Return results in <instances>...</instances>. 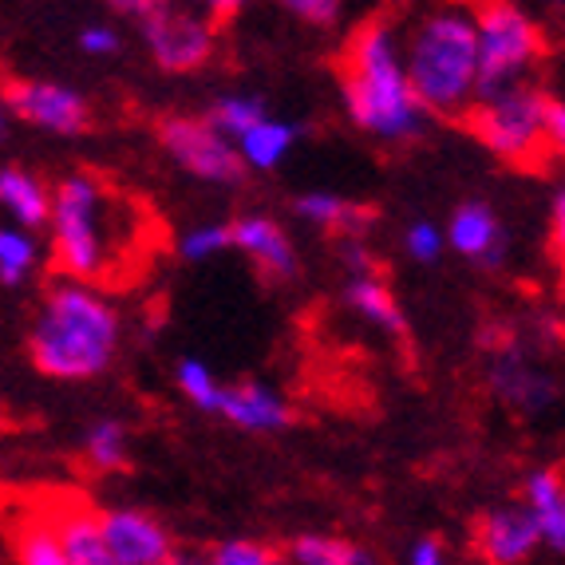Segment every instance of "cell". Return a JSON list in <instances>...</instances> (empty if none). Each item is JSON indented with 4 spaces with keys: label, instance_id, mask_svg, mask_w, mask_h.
Returning <instances> with one entry per match:
<instances>
[{
    "label": "cell",
    "instance_id": "cell-17",
    "mask_svg": "<svg viewBox=\"0 0 565 565\" xmlns=\"http://www.w3.org/2000/svg\"><path fill=\"white\" fill-rule=\"evenodd\" d=\"M0 210L9 214V226L24 234H40L52 214V186L29 167H0Z\"/></svg>",
    "mask_w": 565,
    "mask_h": 565
},
{
    "label": "cell",
    "instance_id": "cell-30",
    "mask_svg": "<svg viewBox=\"0 0 565 565\" xmlns=\"http://www.w3.org/2000/svg\"><path fill=\"white\" fill-rule=\"evenodd\" d=\"M404 249H407V257L419 265L444 262V254H447L444 226H435L431 217H415L412 226L404 230Z\"/></svg>",
    "mask_w": 565,
    "mask_h": 565
},
{
    "label": "cell",
    "instance_id": "cell-31",
    "mask_svg": "<svg viewBox=\"0 0 565 565\" xmlns=\"http://www.w3.org/2000/svg\"><path fill=\"white\" fill-rule=\"evenodd\" d=\"M285 12H289L297 24H305V29H337L340 17H344V4L340 0H289L285 4Z\"/></svg>",
    "mask_w": 565,
    "mask_h": 565
},
{
    "label": "cell",
    "instance_id": "cell-14",
    "mask_svg": "<svg viewBox=\"0 0 565 565\" xmlns=\"http://www.w3.org/2000/svg\"><path fill=\"white\" fill-rule=\"evenodd\" d=\"M487 387L499 404L514 407V412H522V415L546 412L550 399H554V380H550V372H542V367L526 356V349H522L519 340H514L510 349L494 352L490 372H487Z\"/></svg>",
    "mask_w": 565,
    "mask_h": 565
},
{
    "label": "cell",
    "instance_id": "cell-32",
    "mask_svg": "<svg viewBox=\"0 0 565 565\" xmlns=\"http://www.w3.org/2000/svg\"><path fill=\"white\" fill-rule=\"evenodd\" d=\"M76 47L84 52V56H95V60L119 56V52H122V32L115 29V24H87V29H79Z\"/></svg>",
    "mask_w": 565,
    "mask_h": 565
},
{
    "label": "cell",
    "instance_id": "cell-34",
    "mask_svg": "<svg viewBox=\"0 0 565 565\" xmlns=\"http://www.w3.org/2000/svg\"><path fill=\"white\" fill-rule=\"evenodd\" d=\"M407 565H455L439 537H415L407 550Z\"/></svg>",
    "mask_w": 565,
    "mask_h": 565
},
{
    "label": "cell",
    "instance_id": "cell-16",
    "mask_svg": "<svg viewBox=\"0 0 565 565\" xmlns=\"http://www.w3.org/2000/svg\"><path fill=\"white\" fill-rule=\"evenodd\" d=\"M522 510L537 526V537L550 554H565V482L557 467H537L522 479Z\"/></svg>",
    "mask_w": 565,
    "mask_h": 565
},
{
    "label": "cell",
    "instance_id": "cell-25",
    "mask_svg": "<svg viewBox=\"0 0 565 565\" xmlns=\"http://www.w3.org/2000/svg\"><path fill=\"white\" fill-rule=\"evenodd\" d=\"M44 262V245H40L36 234H24L17 226H0V285H29L32 274H36V265Z\"/></svg>",
    "mask_w": 565,
    "mask_h": 565
},
{
    "label": "cell",
    "instance_id": "cell-18",
    "mask_svg": "<svg viewBox=\"0 0 565 565\" xmlns=\"http://www.w3.org/2000/svg\"><path fill=\"white\" fill-rule=\"evenodd\" d=\"M292 214L309 222L312 230H324V234L349 242V237H364V230L376 222V210L356 206V202L340 199L332 190H305L292 199Z\"/></svg>",
    "mask_w": 565,
    "mask_h": 565
},
{
    "label": "cell",
    "instance_id": "cell-5",
    "mask_svg": "<svg viewBox=\"0 0 565 565\" xmlns=\"http://www.w3.org/2000/svg\"><path fill=\"white\" fill-rule=\"evenodd\" d=\"M550 95L554 92L530 79V84L510 87V92L490 95V99H475L471 111L459 122H467V131L499 162L519 170H542L546 159H557L546 142Z\"/></svg>",
    "mask_w": 565,
    "mask_h": 565
},
{
    "label": "cell",
    "instance_id": "cell-20",
    "mask_svg": "<svg viewBox=\"0 0 565 565\" xmlns=\"http://www.w3.org/2000/svg\"><path fill=\"white\" fill-rule=\"evenodd\" d=\"M301 135L305 131L297 127V122L265 115L254 131H245L242 139L234 142V151H237V159H242L245 174H249V170H257V174H269V170H277L285 159H289L292 147L301 142Z\"/></svg>",
    "mask_w": 565,
    "mask_h": 565
},
{
    "label": "cell",
    "instance_id": "cell-21",
    "mask_svg": "<svg viewBox=\"0 0 565 565\" xmlns=\"http://www.w3.org/2000/svg\"><path fill=\"white\" fill-rule=\"evenodd\" d=\"M52 519V530L60 537V550H64L67 565H107L104 534H99V514L87 507H64Z\"/></svg>",
    "mask_w": 565,
    "mask_h": 565
},
{
    "label": "cell",
    "instance_id": "cell-35",
    "mask_svg": "<svg viewBox=\"0 0 565 565\" xmlns=\"http://www.w3.org/2000/svg\"><path fill=\"white\" fill-rule=\"evenodd\" d=\"M546 142H550V151L562 154V147H565V104H562V95H550V107H546Z\"/></svg>",
    "mask_w": 565,
    "mask_h": 565
},
{
    "label": "cell",
    "instance_id": "cell-27",
    "mask_svg": "<svg viewBox=\"0 0 565 565\" xmlns=\"http://www.w3.org/2000/svg\"><path fill=\"white\" fill-rule=\"evenodd\" d=\"M174 384H179V392L186 396V404H194L199 412H206V415H217L222 380L210 372L206 360H199V356L179 360V367H174Z\"/></svg>",
    "mask_w": 565,
    "mask_h": 565
},
{
    "label": "cell",
    "instance_id": "cell-1",
    "mask_svg": "<svg viewBox=\"0 0 565 565\" xmlns=\"http://www.w3.org/2000/svg\"><path fill=\"white\" fill-rule=\"evenodd\" d=\"M122 344V317L104 289L79 281H52L40 297L29 329V360L44 380L87 384L115 364Z\"/></svg>",
    "mask_w": 565,
    "mask_h": 565
},
{
    "label": "cell",
    "instance_id": "cell-11",
    "mask_svg": "<svg viewBox=\"0 0 565 565\" xmlns=\"http://www.w3.org/2000/svg\"><path fill=\"white\" fill-rule=\"evenodd\" d=\"M471 550L487 565H530L542 550V537L519 502H502L475 519Z\"/></svg>",
    "mask_w": 565,
    "mask_h": 565
},
{
    "label": "cell",
    "instance_id": "cell-3",
    "mask_svg": "<svg viewBox=\"0 0 565 565\" xmlns=\"http://www.w3.org/2000/svg\"><path fill=\"white\" fill-rule=\"evenodd\" d=\"M44 230L60 277L79 285L107 281L131 245L122 202L87 170H72L52 186V214Z\"/></svg>",
    "mask_w": 565,
    "mask_h": 565
},
{
    "label": "cell",
    "instance_id": "cell-24",
    "mask_svg": "<svg viewBox=\"0 0 565 565\" xmlns=\"http://www.w3.org/2000/svg\"><path fill=\"white\" fill-rule=\"evenodd\" d=\"M269 115V107H265L262 95H249V92H226V95H217L214 104L206 107V115L202 119L214 127L217 135L226 142H237L245 131H254L257 122Z\"/></svg>",
    "mask_w": 565,
    "mask_h": 565
},
{
    "label": "cell",
    "instance_id": "cell-23",
    "mask_svg": "<svg viewBox=\"0 0 565 565\" xmlns=\"http://www.w3.org/2000/svg\"><path fill=\"white\" fill-rule=\"evenodd\" d=\"M84 459L99 475L127 471V462H131V427L115 419V415L95 419L84 431Z\"/></svg>",
    "mask_w": 565,
    "mask_h": 565
},
{
    "label": "cell",
    "instance_id": "cell-8",
    "mask_svg": "<svg viewBox=\"0 0 565 565\" xmlns=\"http://www.w3.org/2000/svg\"><path fill=\"white\" fill-rule=\"evenodd\" d=\"M159 147L190 179L230 190L245 182V167L237 159L234 142L222 139L202 115H167L159 122Z\"/></svg>",
    "mask_w": 565,
    "mask_h": 565
},
{
    "label": "cell",
    "instance_id": "cell-13",
    "mask_svg": "<svg viewBox=\"0 0 565 565\" xmlns=\"http://www.w3.org/2000/svg\"><path fill=\"white\" fill-rule=\"evenodd\" d=\"M444 242L451 254H459L462 262L479 265V269H502L510 257L507 226H502V217L494 214V206L482 199H471L451 210Z\"/></svg>",
    "mask_w": 565,
    "mask_h": 565
},
{
    "label": "cell",
    "instance_id": "cell-9",
    "mask_svg": "<svg viewBox=\"0 0 565 565\" xmlns=\"http://www.w3.org/2000/svg\"><path fill=\"white\" fill-rule=\"evenodd\" d=\"M0 104H4V111L12 119L29 122L36 131L60 135V139L84 135L92 127L87 95L67 84H56V79H24V76L4 79L0 84Z\"/></svg>",
    "mask_w": 565,
    "mask_h": 565
},
{
    "label": "cell",
    "instance_id": "cell-38",
    "mask_svg": "<svg viewBox=\"0 0 565 565\" xmlns=\"http://www.w3.org/2000/svg\"><path fill=\"white\" fill-rule=\"evenodd\" d=\"M9 131H12V115L4 111V104H0V142L9 139Z\"/></svg>",
    "mask_w": 565,
    "mask_h": 565
},
{
    "label": "cell",
    "instance_id": "cell-22",
    "mask_svg": "<svg viewBox=\"0 0 565 565\" xmlns=\"http://www.w3.org/2000/svg\"><path fill=\"white\" fill-rule=\"evenodd\" d=\"M289 565H380V557L352 537L340 534H297L289 542Z\"/></svg>",
    "mask_w": 565,
    "mask_h": 565
},
{
    "label": "cell",
    "instance_id": "cell-29",
    "mask_svg": "<svg viewBox=\"0 0 565 565\" xmlns=\"http://www.w3.org/2000/svg\"><path fill=\"white\" fill-rule=\"evenodd\" d=\"M206 565H289L281 550L249 542V537H226L206 554Z\"/></svg>",
    "mask_w": 565,
    "mask_h": 565
},
{
    "label": "cell",
    "instance_id": "cell-2",
    "mask_svg": "<svg viewBox=\"0 0 565 565\" xmlns=\"http://www.w3.org/2000/svg\"><path fill=\"white\" fill-rule=\"evenodd\" d=\"M340 104L356 131L376 142H412L427 115L415 104L399 60V29L387 17H367L340 52Z\"/></svg>",
    "mask_w": 565,
    "mask_h": 565
},
{
    "label": "cell",
    "instance_id": "cell-28",
    "mask_svg": "<svg viewBox=\"0 0 565 565\" xmlns=\"http://www.w3.org/2000/svg\"><path fill=\"white\" fill-rule=\"evenodd\" d=\"M179 257L190 265L210 262V257H222L234 249V234H230V222H199V226H190L186 234L179 237Z\"/></svg>",
    "mask_w": 565,
    "mask_h": 565
},
{
    "label": "cell",
    "instance_id": "cell-36",
    "mask_svg": "<svg viewBox=\"0 0 565 565\" xmlns=\"http://www.w3.org/2000/svg\"><path fill=\"white\" fill-rule=\"evenodd\" d=\"M550 237H554V245L565 242V186L562 182L550 186Z\"/></svg>",
    "mask_w": 565,
    "mask_h": 565
},
{
    "label": "cell",
    "instance_id": "cell-19",
    "mask_svg": "<svg viewBox=\"0 0 565 565\" xmlns=\"http://www.w3.org/2000/svg\"><path fill=\"white\" fill-rule=\"evenodd\" d=\"M344 305L352 317H360L372 329L387 332V337H407V312L399 305V297L392 292V285L376 277H344Z\"/></svg>",
    "mask_w": 565,
    "mask_h": 565
},
{
    "label": "cell",
    "instance_id": "cell-37",
    "mask_svg": "<svg viewBox=\"0 0 565 565\" xmlns=\"http://www.w3.org/2000/svg\"><path fill=\"white\" fill-rule=\"evenodd\" d=\"M167 565H206V557L190 554V550H174V557H170Z\"/></svg>",
    "mask_w": 565,
    "mask_h": 565
},
{
    "label": "cell",
    "instance_id": "cell-33",
    "mask_svg": "<svg viewBox=\"0 0 565 565\" xmlns=\"http://www.w3.org/2000/svg\"><path fill=\"white\" fill-rule=\"evenodd\" d=\"M337 257L344 265V277H376V257L364 245V237H349L337 245Z\"/></svg>",
    "mask_w": 565,
    "mask_h": 565
},
{
    "label": "cell",
    "instance_id": "cell-15",
    "mask_svg": "<svg viewBox=\"0 0 565 565\" xmlns=\"http://www.w3.org/2000/svg\"><path fill=\"white\" fill-rule=\"evenodd\" d=\"M217 415H222L226 424H234L237 431H254V435H277L297 424V412H292L289 399H285L277 387L262 384V380L222 384Z\"/></svg>",
    "mask_w": 565,
    "mask_h": 565
},
{
    "label": "cell",
    "instance_id": "cell-4",
    "mask_svg": "<svg viewBox=\"0 0 565 565\" xmlns=\"http://www.w3.org/2000/svg\"><path fill=\"white\" fill-rule=\"evenodd\" d=\"M399 60L427 119H462L475 104L479 52L471 9H427L399 29Z\"/></svg>",
    "mask_w": 565,
    "mask_h": 565
},
{
    "label": "cell",
    "instance_id": "cell-10",
    "mask_svg": "<svg viewBox=\"0 0 565 565\" xmlns=\"http://www.w3.org/2000/svg\"><path fill=\"white\" fill-rule=\"evenodd\" d=\"M107 565H167L174 557V534L147 510L111 507L99 514Z\"/></svg>",
    "mask_w": 565,
    "mask_h": 565
},
{
    "label": "cell",
    "instance_id": "cell-7",
    "mask_svg": "<svg viewBox=\"0 0 565 565\" xmlns=\"http://www.w3.org/2000/svg\"><path fill=\"white\" fill-rule=\"evenodd\" d=\"M115 17H127L139 32L154 67L170 76H190L210 64L217 47V24L210 9L194 4H170V0H115Z\"/></svg>",
    "mask_w": 565,
    "mask_h": 565
},
{
    "label": "cell",
    "instance_id": "cell-12",
    "mask_svg": "<svg viewBox=\"0 0 565 565\" xmlns=\"http://www.w3.org/2000/svg\"><path fill=\"white\" fill-rule=\"evenodd\" d=\"M230 234H234V249L249 257L257 274L265 281L285 285L301 277V257H297V245L285 234V226L269 214H242L230 222Z\"/></svg>",
    "mask_w": 565,
    "mask_h": 565
},
{
    "label": "cell",
    "instance_id": "cell-26",
    "mask_svg": "<svg viewBox=\"0 0 565 565\" xmlns=\"http://www.w3.org/2000/svg\"><path fill=\"white\" fill-rule=\"evenodd\" d=\"M12 557H17V565H67L47 514H36V519L20 522L17 537H12Z\"/></svg>",
    "mask_w": 565,
    "mask_h": 565
},
{
    "label": "cell",
    "instance_id": "cell-6",
    "mask_svg": "<svg viewBox=\"0 0 565 565\" xmlns=\"http://www.w3.org/2000/svg\"><path fill=\"white\" fill-rule=\"evenodd\" d=\"M475 17V52H479V79H475V99L510 92V87L530 84L534 67L546 60V32L522 4L510 0H490L471 9Z\"/></svg>",
    "mask_w": 565,
    "mask_h": 565
}]
</instances>
